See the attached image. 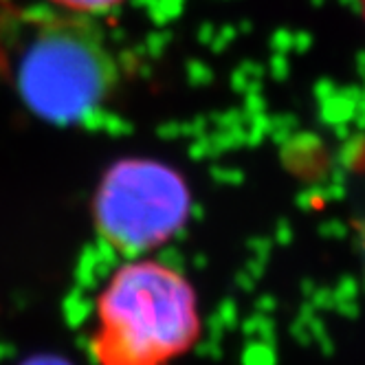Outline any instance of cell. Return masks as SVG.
<instances>
[{
  "label": "cell",
  "mask_w": 365,
  "mask_h": 365,
  "mask_svg": "<svg viewBox=\"0 0 365 365\" xmlns=\"http://www.w3.org/2000/svg\"><path fill=\"white\" fill-rule=\"evenodd\" d=\"M0 77L31 113L68 125L106 106L119 71L93 18L0 0Z\"/></svg>",
  "instance_id": "1"
},
{
  "label": "cell",
  "mask_w": 365,
  "mask_h": 365,
  "mask_svg": "<svg viewBox=\"0 0 365 365\" xmlns=\"http://www.w3.org/2000/svg\"><path fill=\"white\" fill-rule=\"evenodd\" d=\"M200 328L187 275L161 259L133 257L101 289L88 346L97 365H170L194 348Z\"/></svg>",
  "instance_id": "2"
},
{
  "label": "cell",
  "mask_w": 365,
  "mask_h": 365,
  "mask_svg": "<svg viewBox=\"0 0 365 365\" xmlns=\"http://www.w3.org/2000/svg\"><path fill=\"white\" fill-rule=\"evenodd\" d=\"M192 194L174 168L152 159H125L103 174L93 216L115 251L139 257L170 242L185 227Z\"/></svg>",
  "instance_id": "3"
},
{
  "label": "cell",
  "mask_w": 365,
  "mask_h": 365,
  "mask_svg": "<svg viewBox=\"0 0 365 365\" xmlns=\"http://www.w3.org/2000/svg\"><path fill=\"white\" fill-rule=\"evenodd\" d=\"M125 0H51V5H56L62 11L75 14V16H101L108 14L117 7H121Z\"/></svg>",
  "instance_id": "4"
},
{
  "label": "cell",
  "mask_w": 365,
  "mask_h": 365,
  "mask_svg": "<svg viewBox=\"0 0 365 365\" xmlns=\"http://www.w3.org/2000/svg\"><path fill=\"white\" fill-rule=\"evenodd\" d=\"M27 365H64L62 361H56V359H38V361H31Z\"/></svg>",
  "instance_id": "5"
},
{
  "label": "cell",
  "mask_w": 365,
  "mask_h": 365,
  "mask_svg": "<svg viewBox=\"0 0 365 365\" xmlns=\"http://www.w3.org/2000/svg\"><path fill=\"white\" fill-rule=\"evenodd\" d=\"M359 9H361V16L365 20V0H359Z\"/></svg>",
  "instance_id": "6"
}]
</instances>
